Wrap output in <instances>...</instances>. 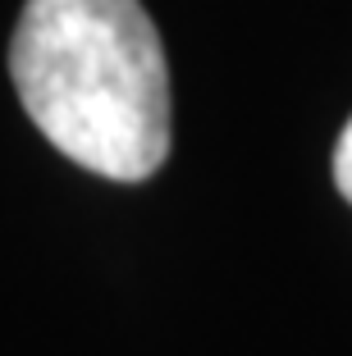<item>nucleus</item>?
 <instances>
[{
  "mask_svg": "<svg viewBox=\"0 0 352 356\" xmlns=\"http://www.w3.org/2000/svg\"><path fill=\"white\" fill-rule=\"evenodd\" d=\"M23 115L60 156L142 183L169 156V64L142 0H28L10 37Z\"/></svg>",
  "mask_w": 352,
  "mask_h": 356,
  "instance_id": "nucleus-1",
  "label": "nucleus"
},
{
  "mask_svg": "<svg viewBox=\"0 0 352 356\" xmlns=\"http://www.w3.org/2000/svg\"><path fill=\"white\" fill-rule=\"evenodd\" d=\"M334 183H339L343 201L352 206V119H348V128L339 133V147H334Z\"/></svg>",
  "mask_w": 352,
  "mask_h": 356,
  "instance_id": "nucleus-2",
  "label": "nucleus"
}]
</instances>
